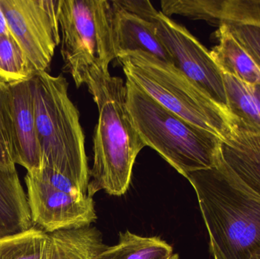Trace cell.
Segmentation results:
<instances>
[{
	"instance_id": "obj_22",
	"label": "cell",
	"mask_w": 260,
	"mask_h": 259,
	"mask_svg": "<svg viewBox=\"0 0 260 259\" xmlns=\"http://www.w3.org/2000/svg\"><path fill=\"white\" fill-rule=\"evenodd\" d=\"M0 36H12L6 15L0 6Z\"/></svg>"
},
{
	"instance_id": "obj_8",
	"label": "cell",
	"mask_w": 260,
	"mask_h": 259,
	"mask_svg": "<svg viewBox=\"0 0 260 259\" xmlns=\"http://www.w3.org/2000/svg\"><path fill=\"white\" fill-rule=\"evenodd\" d=\"M59 0H0L13 39L35 75L47 71L60 43Z\"/></svg>"
},
{
	"instance_id": "obj_4",
	"label": "cell",
	"mask_w": 260,
	"mask_h": 259,
	"mask_svg": "<svg viewBox=\"0 0 260 259\" xmlns=\"http://www.w3.org/2000/svg\"><path fill=\"white\" fill-rule=\"evenodd\" d=\"M126 87L128 110L145 146L184 177L216 165L221 138L164 107L129 81H126Z\"/></svg>"
},
{
	"instance_id": "obj_3",
	"label": "cell",
	"mask_w": 260,
	"mask_h": 259,
	"mask_svg": "<svg viewBox=\"0 0 260 259\" xmlns=\"http://www.w3.org/2000/svg\"><path fill=\"white\" fill-rule=\"evenodd\" d=\"M30 83L43 168L62 175L78 193L87 195L90 170L85 135L67 79L43 71Z\"/></svg>"
},
{
	"instance_id": "obj_9",
	"label": "cell",
	"mask_w": 260,
	"mask_h": 259,
	"mask_svg": "<svg viewBox=\"0 0 260 259\" xmlns=\"http://www.w3.org/2000/svg\"><path fill=\"white\" fill-rule=\"evenodd\" d=\"M150 20L171 55L173 65L197 84L214 101L229 110L222 72L210 51L186 27L161 12H156Z\"/></svg>"
},
{
	"instance_id": "obj_7",
	"label": "cell",
	"mask_w": 260,
	"mask_h": 259,
	"mask_svg": "<svg viewBox=\"0 0 260 259\" xmlns=\"http://www.w3.org/2000/svg\"><path fill=\"white\" fill-rule=\"evenodd\" d=\"M34 226L47 234L90 226L97 218L93 199L76 191L62 175L49 170L24 178Z\"/></svg>"
},
{
	"instance_id": "obj_19",
	"label": "cell",
	"mask_w": 260,
	"mask_h": 259,
	"mask_svg": "<svg viewBox=\"0 0 260 259\" xmlns=\"http://www.w3.org/2000/svg\"><path fill=\"white\" fill-rule=\"evenodd\" d=\"M210 23H239L260 27V0H210Z\"/></svg>"
},
{
	"instance_id": "obj_16",
	"label": "cell",
	"mask_w": 260,
	"mask_h": 259,
	"mask_svg": "<svg viewBox=\"0 0 260 259\" xmlns=\"http://www.w3.org/2000/svg\"><path fill=\"white\" fill-rule=\"evenodd\" d=\"M173 248L158 237L120 233L117 244L107 246L96 259H170Z\"/></svg>"
},
{
	"instance_id": "obj_21",
	"label": "cell",
	"mask_w": 260,
	"mask_h": 259,
	"mask_svg": "<svg viewBox=\"0 0 260 259\" xmlns=\"http://www.w3.org/2000/svg\"><path fill=\"white\" fill-rule=\"evenodd\" d=\"M238 42L248 52L260 68V27L239 23L223 22Z\"/></svg>"
},
{
	"instance_id": "obj_15",
	"label": "cell",
	"mask_w": 260,
	"mask_h": 259,
	"mask_svg": "<svg viewBox=\"0 0 260 259\" xmlns=\"http://www.w3.org/2000/svg\"><path fill=\"white\" fill-rule=\"evenodd\" d=\"M222 75L235 129L260 135V84L247 85L231 75Z\"/></svg>"
},
{
	"instance_id": "obj_14",
	"label": "cell",
	"mask_w": 260,
	"mask_h": 259,
	"mask_svg": "<svg viewBox=\"0 0 260 259\" xmlns=\"http://www.w3.org/2000/svg\"><path fill=\"white\" fill-rule=\"evenodd\" d=\"M96 228L62 230L49 234V245L44 259H96L106 248Z\"/></svg>"
},
{
	"instance_id": "obj_10",
	"label": "cell",
	"mask_w": 260,
	"mask_h": 259,
	"mask_svg": "<svg viewBox=\"0 0 260 259\" xmlns=\"http://www.w3.org/2000/svg\"><path fill=\"white\" fill-rule=\"evenodd\" d=\"M13 100L14 126L16 135L17 164L27 173L42 170L36 117L30 79L9 84Z\"/></svg>"
},
{
	"instance_id": "obj_6",
	"label": "cell",
	"mask_w": 260,
	"mask_h": 259,
	"mask_svg": "<svg viewBox=\"0 0 260 259\" xmlns=\"http://www.w3.org/2000/svg\"><path fill=\"white\" fill-rule=\"evenodd\" d=\"M61 54L78 88L117 59L112 6L108 0H59Z\"/></svg>"
},
{
	"instance_id": "obj_11",
	"label": "cell",
	"mask_w": 260,
	"mask_h": 259,
	"mask_svg": "<svg viewBox=\"0 0 260 259\" xmlns=\"http://www.w3.org/2000/svg\"><path fill=\"white\" fill-rule=\"evenodd\" d=\"M111 3L117 54L122 52L142 51L173 65L171 55L159 38L152 21L126 10L117 1Z\"/></svg>"
},
{
	"instance_id": "obj_12",
	"label": "cell",
	"mask_w": 260,
	"mask_h": 259,
	"mask_svg": "<svg viewBox=\"0 0 260 259\" xmlns=\"http://www.w3.org/2000/svg\"><path fill=\"white\" fill-rule=\"evenodd\" d=\"M221 158L238 179L260 197V135L235 129L221 141Z\"/></svg>"
},
{
	"instance_id": "obj_13",
	"label": "cell",
	"mask_w": 260,
	"mask_h": 259,
	"mask_svg": "<svg viewBox=\"0 0 260 259\" xmlns=\"http://www.w3.org/2000/svg\"><path fill=\"white\" fill-rule=\"evenodd\" d=\"M215 35L218 44L210 53L221 72L231 75L247 85H259V66L227 26L220 24Z\"/></svg>"
},
{
	"instance_id": "obj_2",
	"label": "cell",
	"mask_w": 260,
	"mask_h": 259,
	"mask_svg": "<svg viewBox=\"0 0 260 259\" xmlns=\"http://www.w3.org/2000/svg\"><path fill=\"white\" fill-rule=\"evenodd\" d=\"M85 85L99 111L87 195L92 198L104 190L111 196H123L131 182L136 158L145 147L128 110L126 84L109 71H99Z\"/></svg>"
},
{
	"instance_id": "obj_18",
	"label": "cell",
	"mask_w": 260,
	"mask_h": 259,
	"mask_svg": "<svg viewBox=\"0 0 260 259\" xmlns=\"http://www.w3.org/2000/svg\"><path fill=\"white\" fill-rule=\"evenodd\" d=\"M49 234L33 226L27 231L0 238V259H44Z\"/></svg>"
},
{
	"instance_id": "obj_23",
	"label": "cell",
	"mask_w": 260,
	"mask_h": 259,
	"mask_svg": "<svg viewBox=\"0 0 260 259\" xmlns=\"http://www.w3.org/2000/svg\"><path fill=\"white\" fill-rule=\"evenodd\" d=\"M170 259H179L178 255H177V254H174Z\"/></svg>"
},
{
	"instance_id": "obj_20",
	"label": "cell",
	"mask_w": 260,
	"mask_h": 259,
	"mask_svg": "<svg viewBox=\"0 0 260 259\" xmlns=\"http://www.w3.org/2000/svg\"><path fill=\"white\" fill-rule=\"evenodd\" d=\"M35 76L12 36H0V79L7 83L29 80Z\"/></svg>"
},
{
	"instance_id": "obj_17",
	"label": "cell",
	"mask_w": 260,
	"mask_h": 259,
	"mask_svg": "<svg viewBox=\"0 0 260 259\" xmlns=\"http://www.w3.org/2000/svg\"><path fill=\"white\" fill-rule=\"evenodd\" d=\"M10 85L0 79V170L17 171L18 152Z\"/></svg>"
},
{
	"instance_id": "obj_1",
	"label": "cell",
	"mask_w": 260,
	"mask_h": 259,
	"mask_svg": "<svg viewBox=\"0 0 260 259\" xmlns=\"http://www.w3.org/2000/svg\"><path fill=\"white\" fill-rule=\"evenodd\" d=\"M195 190L215 259H260V197L223 162L186 176Z\"/></svg>"
},
{
	"instance_id": "obj_5",
	"label": "cell",
	"mask_w": 260,
	"mask_h": 259,
	"mask_svg": "<svg viewBox=\"0 0 260 259\" xmlns=\"http://www.w3.org/2000/svg\"><path fill=\"white\" fill-rule=\"evenodd\" d=\"M117 59L126 80L183 120L222 141L235 131L230 112L174 65L142 51L122 52Z\"/></svg>"
}]
</instances>
